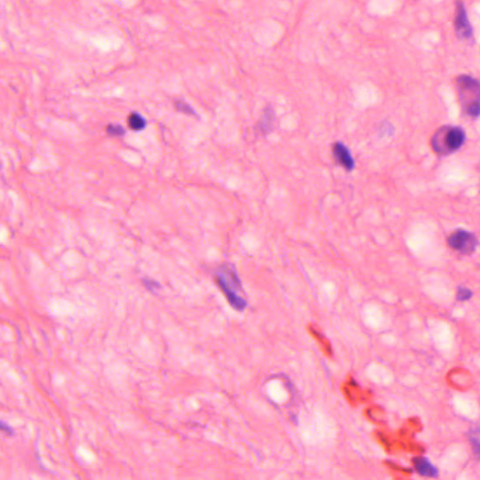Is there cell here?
I'll return each mask as SVG.
<instances>
[{"mask_svg":"<svg viewBox=\"0 0 480 480\" xmlns=\"http://www.w3.org/2000/svg\"><path fill=\"white\" fill-rule=\"evenodd\" d=\"M143 283L149 291H155L156 289H158L161 287L159 283L156 280H149V279H143Z\"/></svg>","mask_w":480,"mask_h":480,"instance_id":"4fadbf2b","label":"cell"},{"mask_svg":"<svg viewBox=\"0 0 480 480\" xmlns=\"http://www.w3.org/2000/svg\"><path fill=\"white\" fill-rule=\"evenodd\" d=\"M0 430L6 432V433L10 434V435H13V434L15 433L14 430L8 425L7 423L3 422V421H1V420H0Z\"/></svg>","mask_w":480,"mask_h":480,"instance_id":"5bb4252c","label":"cell"},{"mask_svg":"<svg viewBox=\"0 0 480 480\" xmlns=\"http://www.w3.org/2000/svg\"><path fill=\"white\" fill-rule=\"evenodd\" d=\"M471 296H472V292H471L470 290H468L467 288L459 287V289H458L457 298H458L459 301L467 300V299H469Z\"/></svg>","mask_w":480,"mask_h":480,"instance_id":"7c38bea8","label":"cell"},{"mask_svg":"<svg viewBox=\"0 0 480 480\" xmlns=\"http://www.w3.org/2000/svg\"><path fill=\"white\" fill-rule=\"evenodd\" d=\"M216 280L234 308L242 310L247 307L246 299L238 294L241 291V282L232 265L221 266L216 274Z\"/></svg>","mask_w":480,"mask_h":480,"instance_id":"7a4b0ae2","label":"cell"},{"mask_svg":"<svg viewBox=\"0 0 480 480\" xmlns=\"http://www.w3.org/2000/svg\"><path fill=\"white\" fill-rule=\"evenodd\" d=\"M448 246L462 254H470L478 246V239L472 232L464 229L454 231L447 237Z\"/></svg>","mask_w":480,"mask_h":480,"instance_id":"277c9868","label":"cell"},{"mask_svg":"<svg viewBox=\"0 0 480 480\" xmlns=\"http://www.w3.org/2000/svg\"><path fill=\"white\" fill-rule=\"evenodd\" d=\"M106 130L110 135H113V136H122L125 133V129L120 125L111 124L108 126Z\"/></svg>","mask_w":480,"mask_h":480,"instance_id":"8fae6325","label":"cell"},{"mask_svg":"<svg viewBox=\"0 0 480 480\" xmlns=\"http://www.w3.org/2000/svg\"><path fill=\"white\" fill-rule=\"evenodd\" d=\"M332 153L339 165L343 166L347 171H352L355 168V161L352 157L348 147L341 142L334 143L332 146Z\"/></svg>","mask_w":480,"mask_h":480,"instance_id":"8992f818","label":"cell"},{"mask_svg":"<svg viewBox=\"0 0 480 480\" xmlns=\"http://www.w3.org/2000/svg\"><path fill=\"white\" fill-rule=\"evenodd\" d=\"M414 465L417 473L423 476L435 477L437 476V470L434 466L430 463V461L423 457H417L413 459Z\"/></svg>","mask_w":480,"mask_h":480,"instance_id":"52a82bcc","label":"cell"},{"mask_svg":"<svg viewBox=\"0 0 480 480\" xmlns=\"http://www.w3.org/2000/svg\"><path fill=\"white\" fill-rule=\"evenodd\" d=\"M466 140L464 129L458 126L445 125L431 137V146L439 155H448L459 149Z\"/></svg>","mask_w":480,"mask_h":480,"instance_id":"6da1fadb","label":"cell"},{"mask_svg":"<svg viewBox=\"0 0 480 480\" xmlns=\"http://www.w3.org/2000/svg\"><path fill=\"white\" fill-rule=\"evenodd\" d=\"M459 99L463 112L468 116L477 118L480 114V86L478 81L469 75L457 79Z\"/></svg>","mask_w":480,"mask_h":480,"instance_id":"3957f363","label":"cell"},{"mask_svg":"<svg viewBox=\"0 0 480 480\" xmlns=\"http://www.w3.org/2000/svg\"><path fill=\"white\" fill-rule=\"evenodd\" d=\"M129 127L132 130L139 131L143 130L146 127V120L144 117L138 113H131L128 117Z\"/></svg>","mask_w":480,"mask_h":480,"instance_id":"ba28073f","label":"cell"},{"mask_svg":"<svg viewBox=\"0 0 480 480\" xmlns=\"http://www.w3.org/2000/svg\"><path fill=\"white\" fill-rule=\"evenodd\" d=\"M175 106H176L178 111H180V112L187 114V115H196V113L194 112V110L192 108V106L189 105L185 101L177 100L176 103H175Z\"/></svg>","mask_w":480,"mask_h":480,"instance_id":"30bf717a","label":"cell"},{"mask_svg":"<svg viewBox=\"0 0 480 480\" xmlns=\"http://www.w3.org/2000/svg\"><path fill=\"white\" fill-rule=\"evenodd\" d=\"M273 121H274V113L271 109L267 108L265 109V113L259 122V127L264 132L269 131L272 129Z\"/></svg>","mask_w":480,"mask_h":480,"instance_id":"9c48e42d","label":"cell"},{"mask_svg":"<svg viewBox=\"0 0 480 480\" xmlns=\"http://www.w3.org/2000/svg\"><path fill=\"white\" fill-rule=\"evenodd\" d=\"M455 30L459 38H471L473 35V29L468 19L464 5L461 1H457Z\"/></svg>","mask_w":480,"mask_h":480,"instance_id":"5b68a950","label":"cell"}]
</instances>
